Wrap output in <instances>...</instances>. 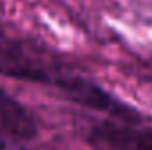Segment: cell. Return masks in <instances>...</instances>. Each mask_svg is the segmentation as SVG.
I'll use <instances>...</instances> for the list:
<instances>
[{
	"mask_svg": "<svg viewBox=\"0 0 152 150\" xmlns=\"http://www.w3.org/2000/svg\"><path fill=\"white\" fill-rule=\"evenodd\" d=\"M55 85L60 90H64L66 95L78 104H83V106L97 110V111L110 113V115L118 117L126 122H138L140 120L138 113L131 110L127 104L118 103L115 97L106 94L103 88H99L97 85H94L83 78H76V76L58 78L55 81Z\"/></svg>",
	"mask_w": 152,
	"mask_h": 150,
	"instance_id": "6da1fadb",
	"label": "cell"
},
{
	"mask_svg": "<svg viewBox=\"0 0 152 150\" xmlns=\"http://www.w3.org/2000/svg\"><path fill=\"white\" fill-rule=\"evenodd\" d=\"M0 74L28 81L55 83L58 79L41 60L30 55L18 41L5 36L4 32H0Z\"/></svg>",
	"mask_w": 152,
	"mask_h": 150,
	"instance_id": "7a4b0ae2",
	"label": "cell"
},
{
	"mask_svg": "<svg viewBox=\"0 0 152 150\" xmlns=\"http://www.w3.org/2000/svg\"><path fill=\"white\" fill-rule=\"evenodd\" d=\"M36 134L37 127L28 111L0 88V138L11 141H28Z\"/></svg>",
	"mask_w": 152,
	"mask_h": 150,
	"instance_id": "3957f363",
	"label": "cell"
},
{
	"mask_svg": "<svg viewBox=\"0 0 152 150\" xmlns=\"http://www.w3.org/2000/svg\"><path fill=\"white\" fill-rule=\"evenodd\" d=\"M92 140L113 150H152V129L103 124L92 129Z\"/></svg>",
	"mask_w": 152,
	"mask_h": 150,
	"instance_id": "277c9868",
	"label": "cell"
}]
</instances>
